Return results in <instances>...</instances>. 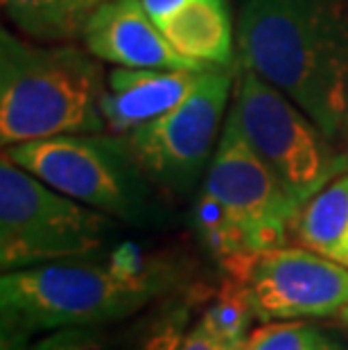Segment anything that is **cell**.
Listing matches in <instances>:
<instances>
[{
    "label": "cell",
    "instance_id": "ac0fdd59",
    "mask_svg": "<svg viewBox=\"0 0 348 350\" xmlns=\"http://www.w3.org/2000/svg\"><path fill=\"white\" fill-rule=\"evenodd\" d=\"M242 346L244 344H235V341L222 337L219 332H215L213 327L199 317L186 332L181 350H242Z\"/></svg>",
    "mask_w": 348,
    "mask_h": 350
},
{
    "label": "cell",
    "instance_id": "ba28073f",
    "mask_svg": "<svg viewBox=\"0 0 348 350\" xmlns=\"http://www.w3.org/2000/svg\"><path fill=\"white\" fill-rule=\"evenodd\" d=\"M233 79L231 68L204 70L181 104L122 136L154 188L183 195L206 176L231 107Z\"/></svg>",
    "mask_w": 348,
    "mask_h": 350
},
{
    "label": "cell",
    "instance_id": "e0dca14e",
    "mask_svg": "<svg viewBox=\"0 0 348 350\" xmlns=\"http://www.w3.org/2000/svg\"><path fill=\"white\" fill-rule=\"evenodd\" d=\"M27 350H111V339L100 327H62L46 332Z\"/></svg>",
    "mask_w": 348,
    "mask_h": 350
},
{
    "label": "cell",
    "instance_id": "3957f363",
    "mask_svg": "<svg viewBox=\"0 0 348 350\" xmlns=\"http://www.w3.org/2000/svg\"><path fill=\"white\" fill-rule=\"evenodd\" d=\"M100 59L75 43H43L0 32V143L107 131Z\"/></svg>",
    "mask_w": 348,
    "mask_h": 350
},
{
    "label": "cell",
    "instance_id": "52a82bcc",
    "mask_svg": "<svg viewBox=\"0 0 348 350\" xmlns=\"http://www.w3.org/2000/svg\"><path fill=\"white\" fill-rule=\"evenodd\" d=\"M233 72L231 111L242 133L301 206L346 174L348 159L299 104L247 66Z\"/></svg>",
    "mask_w": 348,
    "mask_h": 350
},
{
    "label": "cell",
    "instance_id": "4fadbf2b",
    "mask_svg": "<svg viewBox=\"0 0 348 350\" xmlns=\"http://www.w3.org/2000/svg\"><path fill=\"white\" fill-rule=\"evenodd\" d=\"M294 235L303 247L348 269V174L337 176L303 204Z\"/></svg>",
    "mask_w": 348,
    "mask_h": 350
},
{
    "label": "cell",
    "instance_id": "30bf717a",
    "mask_svg": "<svg viewBox=\"0 0 348 350\" xmlns=\"http://www.w3.org/2000/svg\"><path fill=\"white\" fill-rule=\"evenodd\" d=\"M81 39L100 62L120 68H215L179 55L140 0H107L88 18Z\"/></svg>",
    "mask_w": 348,
    "mask_h": 350
},
{
    "label": "cell",
    "instance_id": "ffe728a7",
    "mask_svg": "<svg viewBox=\"0 0 348 350\" xmlns=\"http://www.w3.org/2000/svg\"><path fill=\"white\" fill-rule=\"evenodd\" d=\"M344 126H346V133H348V93H346V118H344Z\"/></svg>",
    "mask_w": 348,
    "mask_h": 350
},
{
    "label": "cell",
    "instance_id": "8992f818",
    "mask_svg": "<svg viewBox=\"0 0 348 350\" xmlns=\"http://www.w3.org/2000/svg\"><path fill=\"white\" fill-rule=\"evenodd\" d=\"M5 154L50 188L113 219L143 221L150 213V178L122 136L111 131L64 133L5 147Z\"/></svg>",
    "mask_w": 348,
    "mask_h": 350
},
{
    "label": "cell",
    "instance_id": "6da1fadb",
    "mask_svg": "<svg viewBox=\"0 0 348 350\" xmlns=\"http://www.w3.org/2000/svg\"><path fill=\"white\" fill-rule=\"evenodd\" d=\"M174 282L172 267L134 244L107 260H59L5 271L0 278V350H27V341L62 327H102L159 299Z\"/></svg>",
    "mask_w": 348,
    "mask_h": 350
},
{
    "label": "cell",
    "instance_id": "8fae6325",
    "mask_svg": "<svg viewBox=\"0 0 348 350\" xmlns=\"http://www.w3.org/2000/svg\"><path fill=\"white\" fill-rule=\"evenodd\" d=\"M202 72L116 66L107 75V91L102 95L107 131L124 136L136 126L168 113L195 91Z\"/></svg>",
    "mask_w": 348,
    "mask_h": 350
},
{
    "label": "cell",
    "instance_id": "5bb4252c",
    "mask_svg": "<svg viewBox=\"0 0 348 350\" xmlns=\"http://www.w3.org/2000/svg\"><path fill=\"white\" fill-rule=\"evenodd\" d=\"M107 0H3V10L18 32L43 43L81 39L88 18Z\"/></svg>",
    "mask_w": 348,
    "mask_h": 350
},
{
    "label": "cell",
    "instance_id": "7c38bea8",
    "mask_svg": "<svg viewBox=\"0 0 348 350\" xmlns=\"http://www.w3.org/2000/svg\"><path fill=\"white\" fill-rule=\"evenodd\" d=\"M161 29L179 55L215 68H231L235 32L226 0H188Z\"/></svg>",
    "mask_w": 348,
    "mask_h": 350
},
{
    "label": "cell",
    "instance_id": "2e32d148",
    "mask_svg": "<svg viewBox=\"0 0 348 350\" xmlns=\"http://www.w3.org/2000/svg\"><path fill=\"white\" fill-rule=\"evenodd\" d=\"M192 303H176L165 308L140 334L129 350H181L186 332L190 330Z\"/></svg>",
    "mask_w": 348,
    "mask_h": 350
},
{
    "label": "cell",
    "instance_id": "9c48e42d",
    "mask_svg": "<svg viewBox=\"0 0 348 350\" xmlns=\"http://www.w3.org/2000/svg\"><path fill=\"white\" fill-rule=\"evenodd\" d=\"M256 321L325 319L348 310V269L308 247H276L247 262L238 275Z\"/></svg>",
    "mask_w": 348,
    "mask_h": 350
},
{
    "label": "cell",
    "instance_id": "d6986e66",
    "mask_svg": "<svg viewBox=\"0 0 348 350\" xmlns=\"http://www.w3.org/2000/svg\"><path fill=\"white\" fill-rule=\"evenodd\" d=\"M140 3H143L145 12L154 18V23L161 27L174 12H179L188 0H140Z\"/></svg>",
    "mask_w": 348,
    "mask_h": 350
},
{
    "label": "cell",
    "instance_id": "5b68a950",
    "mask_svg": "<svg viewBox=\"0 0 348 350\" xmlns=\"http://www.w3.org/2000/svg\"><path fill=\"white\" fill-rule=\"evenodd\" d=\"M116 219L66 197L3 154L0 161V269L16 271L88 258L105 247Z\"/></svg>",
    "mask_w": 348,
    "mask_h": 350
},
{
    "label": "cell",
    "instance_id": "9a60e30c",
    "mask_svg": "<svg viewBox=\"0 0 348 350\" xmlns=\"http://www.w3.org/2000/svg\"><path fill=\"white\" fill-rule=\"evenodd\" d=\"M242 350H344L342 341L308 319L258 323Z\"/></svg>",
    "mask_w": 348,
    "mask_h": 350
},
{
    "label": "cell",
    "instance_id": "277c9868",
    "mask_svg": "<svg viewBox=\"0 0 348 350\" xmlns=\"http://www.w3.org/2000/svg\"><path fill=\"white\" fill-rule=\"evenodd\" d=\"M301 204L242 133L228 107L224 129L197 195L195 228L209 251L238 275L254 256L285 247Z\"/></svg>",
    "mask_w": 348,
    "mask_h": 350
},
{
    "label": "cell",
    "instance_id": "7a4b0ae2",
    "mask_svg": "<svg viewBox=\"0 0 348 350\" xmlns=\"http://www.w3.org/2000/svg\"><path fill=\"white\" fill-rule=\"evenodd\" d=\"M238 64L260 75L335 138L348 93V0H244Z\"/></svg>",
    "mask_w": 348,
    "mask_h": 350
}]
</instances>
